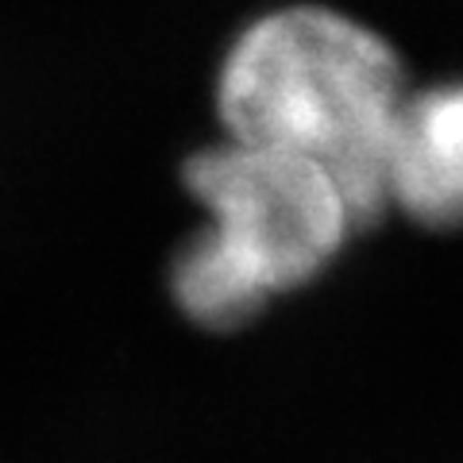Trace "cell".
<instances>
[{
    "mask_svg": "<svg viewBox=\"0 0 463 463\" xmlns=\"http://www.w3.org/2000/svg\"><path fill=\"white\" fill-rule=\"evenodd\" d=\"M405 97L394 47L321 5L279 8L248 24L216 78L228 139L328 166L364 224L386 213V155Z\"/></svg>",
    "mask_w": 463,
    "mask_h": 463,
    "instance_id": "cell-1",
    "label": "cell"
},
{
    "mask_svg": "<svg viewBox=\"0 0 463 463\" xmlns=\"http://www.w3.org/2000/svg\"><path fill=\"white\" fill-rule=\"evenodd\" d=\"M185 185L209 228L270 294L313 282L364 228L344 182L306 155L228 139L185 163Z\"/></svg>",
    "mask_w": 463,
    "mask_h": 463,
    "instance_id": "cell-2",
    "label": "cell"
},
{
    "mask_svg": "<svg viewBox=\"0 0 463 463\" xmlns=\"http://www.w3.org/2000/svg\"><path fill=\"white\" fill-rule=\"evenodd\" d=\"M425 228H463V78L405 97L386 155V209Z\"/></svg>",
    "mask_w": 463,
    "mask_h": 463,
    "instance_id": "cell-3",
    "label": "cell"
},
{
    "mask_svg": "<svg viewBox=\"0 0 463 463\" xmlns=\"http://www.w3.org/2000/svg\"><path fill=\"white\" fill-rule=\"evenodd\" d=\"M170 294L194 325L213 328V332L248 325L274 298L270 289L255 279V270L243 263L209 224L201 228L190 243H182V251L174 255Z\"/></svg>",
    "mask_w": 463,
    "mask_h": 463,
    "instance_id": "cell-4",
    "label": "cell"
}]
</instances>
